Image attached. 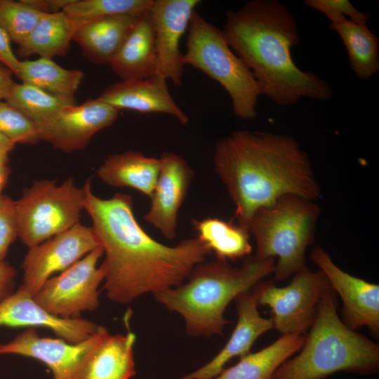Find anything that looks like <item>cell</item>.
<instances>
[{
	"instance_id": "1",
	"label": "cell",
	"mask_w": 379,
	"mask_h": 379,
	"mask_svg": "<svg viewBox=\"0 0 379 379\" xmlns=\"http://www.w3.org/2000/svg\"><path fill=\"white\" fill-rule=\"evenodd\" d=\"M84 188L85 211L105 254V289L112 301L126 304L178 286L210 253L197 238L173 246L152 238L137 221L129 194L102 199L92 192L90 179Z\"/></svg>"
},
{
	"instance_id": "2",
	"label": "cell",
	"mask_w": 379,
	"mask_h": 379,
	"mask_svg": "<svg viewBox=\"0 0 379 379\" xmlns=\"http://www.w3.org/2000/svg\"><path fill=\"white\" fill-rule=\"evenodd\" d=\"M213 161L234 205V219L246 227L256 211L284 195L321 196L307 154L286 135L234 131L216 142Z\"/></svg>"
},
{
	"instance_id": "3",
	"label": "cell",
	"mask_w": 379,
	"mask_h": 379,
	"mask_svg": "<svg viewBox=\"0 0 379 379\" xmlns=\"http://www.w3.org/2000/svg\"><path fill=\"white\" fill-rule=\"evenodd\" d=\"M232 50L253 74L261 95L279 106L302 98L326 100L331 85L316 74L300 69L291 48L300 42L298 25L278 0H253L229 10L222 30Z\"/></svg>"
},
{
	"instance_id": "4",
	"label": "cell",
	"mask_w": 379,
	"mask_h": 379,
	"mask_svg": "<svg viewBox=\"0 0 379 379\" xmlns=\"http://www.w3.org/2000/svg\"><path fill=\"white\" fill-rule=\"evenodd\" d=\"M275 259L248 257L240 267L227 261L197 265L187 281L153 295L167 309L180 314L186 333L193 337L222 335L230 321L224 313L230 302L274 272Z\"/></svg>"
},
{
	"instance_id": "5",
	"label": "cell",
	"mask_w": 379,
	"mask_h": 379,
	"mask_svg": "<svg viewBox=\"0 0 379 379\" xmlns=\"http://www.w3.org/2000/svg\"><path fill=\"white\" fill-rule=\"evenodd\" d=\"M310 327L299 353L285 361L271 379H324L340 371H378L379 346L343 321L331 287L323 294Z\"/></svg>"
},
{
	"instance_id": "6",
	"label": "cell",
	"mask_w": 379,
	"mask_h": 379,
	"mask_svg": "<svg viewBox=\"0 0 379 379\" xmlns=\"http://www.w3.org/2000/svg\"><path fill=\"white\" fill-rule=\"evenodd\" d=\"M320 208L314 200L286 194L256 211L248 228L257 257L277 258L273 274L283 281L305 266V252L314 237Z\"/></svg>"
},
{
	"instance_id": "7",
	"label": "cell",
	"mask_w": 379,
	"mask_h": 379,
	"mask_svg": "<svg viewBox=\"0 0 379 379\" xmlns=\"http://www.w3.org/2000/svg\"><path fill=\"white\" fill-rule=\"evenodd\" d=\"M182 60L185 65L220 84L231 98L236 117L253 120L258 116L256 106L261 93L253 74L232 50L222 30L197 11L187 29Z\"/></svg>"
},
{
	"instance_id": "8",
	"label": "cell",
	"mask_w": 379,
	"mask_h": 379,
	"mask_svg": "<svg viewBox=\"0 0 379 379\" xmlns=\"http://www.w3.org/2000/svg\"><path fill=\"white\" fill-rule=\"evenodd\" d=\"M86 194L72 177L58 185L55 180H34L15 201L18 237L29 248L80 223Z\"/></svg>"
},
{
	"instance_id": "9",
	"label": "cell",
	"mask_w": 379,
	"mask_h": 379,
	"mask_svg": "<svg viewBox=\"0 0 379 379\" xmlns=\"http://www.w3.org/2000/svg\"><path fill=\"white\" fill-rule=\"evenodd\" d=\"M102 255L99 246L60 274L47 279L33 296L34 300L49 313L62 318L95 310L99 305L98 288L105 277L104 265L97 267Z\"/></svg>"
},
{
	"instance_id": "10",
	"label": "cell",
	"mask_w": 379,
	"mask_h": 379,
	"mask_svg": "<svg viewBox=\"0 0 379 379\" xmlns=\"http://www.w3.org/2000/svg\"><path fill=\"white\" fill-rule=\"evenodd\" d=\"M328 288L321 271L312 272L305 267L294 274L286 286L262 281L258 305L271 308L273 328L282 335H302L312 326L321 298Z\"/></svg>"
},
{
	"instance_id": "11",
	"label": "cell",
	"mask_w": 379,
	"mask_h": 379,
	"mask_svg": "<svg viewBox=\"0 0 379 379\" xmlns=\"http://www.w3.org/2000/svg\"><path fill=\"white\" fill-rule=\"evenodd\" d=\"M109 334L100 326L95 333L79 343L62 338L40 337L34 329H27L12 340L0 344V354L29 357L45 364L53 379H81L86 365L95 349Z\"/></svg>"
},
{
	"instance_id": "12",
	"label": "cell",
	"mask_w": 379,
	"mask_h": 379,
	"mask_svg": "<svg viewBox=\"0 0 379 379\" xmlns=\"http://www.w3.org/2000/svg\"><path fill=\"white\" fill-rule=\"evenodd\" d=\"M99 246L93 227L79 223L29 248L22 264L21 286L34 296L52 274L65 270Z\"/></svg>"
},
{
	"instance_id": "13",
	"label": "cell",
	"mask_w": 379,
	"mask_h": 379,
	"mask_svg": "<svg viewBox=\"0 0 379 379\" xmlns=\"http://www.w3.org/2000/svg\"><path fill=\"white\" fill-rule=\"evenodd\" d=\"M200 3L199 0H153L150 8L157 49L154 75L177 86L182 84L185 67L180 40Z\"/></svg>"
},
{
	"instance_id": "14",
	"label": "cell",
	"mask_w": 379,
	"mask_h": 379,
	"mask_svg": "<svg viewBox=\"0 0 379 379\" xmlns=\"http://www.w3.org/2000/svg\"><path fill=\"white\" fill-rule=\"evenodd\" d=\"M311 258L325 275L330 287L343 301L344 322L356 330L366 326L379 333V286L352 276L339 268L328 253L316 246Z\"/></svg>"
},
{
	"instance_id": "15",
	"label": "cell",
	"mask_w": 379,
	"mask_h": 379,
	"mask_svg": "<svg viewBox=\"0 0 379 379\" xmlns=\"http://www.w3.org/2000/svg\"><path fill=\"white\" fill-rule=\"evenodd\" d=\"M119 112L98 98L68 106L40 129L41 140L67 153L83 149L95 133L115 122Z\"/></svg>"
},
{
	"instance_id": "16",
	"label": "cell",
	"mask_w": 379,
	"mask_h": 379,
	"mask_svg": "<svg viewBox=\"0 0 379 379\" xmlns=\"http://www.w3.org/2000/svg\"><path fill=\"white\" fill-rule=\"evenodd\" d=\"M160 170L150 197L145 220L169 240L176 237L178 217L194 172L180 155L164 152L159 158Z\"/></svg>"
},
{
	"instance_id": "17",
	"label": "cell",
	"mask_w": 379,
	"mask_h": 379,
	"mask_svg": "<svg viewBox=\"0 0 379 379\" xmlns=\"http://www.w3.org/2000/svg\"><path fill=\"white\" fill-rule=\"evenodd\" d=\"M262 281L239 294L234 300L238 314L236 326L223 348L206 364L178 379H213L235 357L250 353L255 341L273 328L272 319L264 318L258 311Z\"/></svg>"
},
{
	"instance_id": "18",
	"label": "cell",
	"mask_w": 379,
	"mask_h": 379,
	"mask_svg": "<svg viewBox=\"0 0 379 379\" xmlns=\"http://www.w3.org/2000/svg\"><path fill=\"white\" fill-rule=\"evenodd\" d=\"M0 326L45 327L70 343L86 340L100 326L84 319L62 318L49 313L22 286L0 302Z\"/></svg>"
},
{
	"instance_id": "19",
	"label": "cell",
	"mask_w": 379,
	"mask_h": 379,
	"mask_svg": "<svg viewBox=\"0 0 379 379\" xmlns=\"http://www.w3.org/2000/svg\"><path fill=\"white\" fill-rule=\"evenodd\" d=\"M167 81L159 75L121 81L107 88L98 98L118 110L166 114L185 125L189 117L171 96Z\"/></svg>"
},
{
	"instance_id": "20",
	"label": "cell",
	"mask_w": 379,
	"mask_h": 379,
	"mask_svg": "<svg viewBox=\"0 0 379 379\" xmlns=\"http://www.w3.org/2000/svg\"><path fill=\"white\" fill-rule=\"evenodd\" d=\"M157 49L150 10L140 14L109 65L121 81L155 74Z\"/></svg>"
},
{
	"instance_id": "21",
	"label": "cell",
	"mask_w": 379,
	"mask_h": 379,
	"mask_svg": "<svg viewBox=\"0 0 379 379\" xmlns=\"http://www.w3.org/2000/svg\"><path fill=\"white\" fill-rule=\"evenodd\" d=\"M160 170L159 158L149 157L138 151L109 155L98 168L99 179L116 187H131L151 197Z\"/></svg>"
},
{
	"instance_id": "22",
	"label": "cell",
	"mask_w": 379,
	"mask_h": 379,
	"mask_svg": "<svg viewBox=\"0 0 379 379\" xmlns=\"http://www.w3.org/2000/svg\"><path fill=\"white\" fill-rule=\"evenodd\" d=\"M139 15H114L87 21L77 31L73 41L92 62L109 65Z\"/></svg>"
},
{
	"instance_id": "23",
	"label": "cell",
	"mask_w": 379,
	"mask_h": 379,
	"mask_svg": "<svg viewBox=\"0 0 379 379\" xmlns=\"http://www.w3.org/2000/svg\"><path fill=\"white\" fill-rule=\"evenodd\" d=\"M86 22L73 19L63 11L44 13L19 46L18 54L22 58L32 55L48 58L64 55L77 31Z\"/></svg>"
},
{
	"instance_id": "24",
	"label": "cell",
	"mask_w": 379,
	"mask_h": 379,
	"mask_svg": "<svg viewBox=\"0 0 379 379\" xmlns=\"http://www.w3.org/2000/svg\"><path fill=\"white\" fill-rule=\"evenodd\" d=\"M135 340L131 331L125 335L109 333L89 358L81 379H130L135 373Z\"/></svg>"
},
{
	"instance_id": "25",
	"label": "cell",
	"mask_w": 379,
	"mask_h": 379,
	"mask_svg": "<svg viewBox=\"0 0 379 379\" xmlns=\"http://www.w3.org/2000/svg\"><path fill=\"white\" fill-rule=\"evenodd\" d=\"M305 336L282 335L262 350L248 353L213 379H271L276 370L301 348Z\"/></svg>"
},
{
	"instance_id": "26",
	"label": "cell",
	"mask_w": 379,
	"mask_h": 379,
	"mask_svg": "<svg viewBox=\"0 0 379 379\" xmlns=\"http://www.w3.org/2000/svg\"><path fill=\"white\" fill-rule=\"evenodd\" d=\"M192 224L198 240L219 260L246 257L252 251L251 234L245 226L215 217L194 219Z\"/></svg>"
},
{
	"instance_id": "27",
	"label": "cell",
	"mask_w": 379,
	"mask_h": 379,
	"mask_svg": "<svg viewBox=\"0 0 379 379\" xmlns=\"http://www.w3.org/2000/svg\"><path fill=\"white\" fill-rule=\"evenodd\" d=\"M329 27L340 36L350 67L359 79H369L379 71V38L366 23L342 18L331 22Z\"/></svg>"
},
{
	"instance_id": "28",
	"label": "cell",
	"mask_w": 379,
	"mask_h": 379,
	"mask_svg": "<svg viewBox=\"0 0 379 379\" xmlns=\"http://www.w3.org/2000/svg\"><path fill=\"white\" fill-rule=\"evenodd\" d=\"M15 76L22 83L51 93L74 97L84 74L79 69L63 68L51 58L39 57L34 60H20Z\"/></svg>"
},
{
	"instance_id": "29",
	"label": "cell",
	"mask_w": 379,
	"mask_h": 379,
	"mask_svg": "<svg viewBox=\"0 0 379 379\" xmlns=\"http://www.w3.org/2000/svg\"><path fill=\"white\" fill-rule=\"evenodd\" d=\"M5 100L28 117L39 131L65 107L76 104L74 97L57 95L22 82L13 83Z\"/></svg>"
},
{
	"instance_id": "30",
	"label": "cell",
	"mask_w": 379,
	"mask_h": 379,
	"mask_svg": "<svg viewBox=\"0 0 379 379\" xmlns=\"http://www.w3.org/2000/svg\"><path fill=\"white\" fill-rule=\"evenodd\" d=\"M153 0H72L62 11L69 17L89 21L114 15H139L150 10Z\"/></svg>"
},
{
	"instance_id": "31",
	"label": "cell",
	"mask_w": 379,
	"mask_h": 379,
	"mask_svg": "<svg viewBox=\"0 0 379 379\" xmlns=\"http://www.w3.org/2000/svg\"><path fill=\"white\" fill-rule=\"evenodd\" d=\"M23 0H0V26L11 41L20 46L44 15Z\"/></svg>"
},
{
	"instance_id": "32",
	"label": "cell",
	"mask_w": 379,
	"mask_h": 379,
	"mask_svg": "<svg viewBox=\"0 0 379 379\" xmlns=\"http://www.w3.org/2000/svg\"><path fill=\"white\" fill-rule=\"evenodd\" d=\"M0 133L14 145L36 144L41 140L36 124L19 109L1 100Z\"/></svg>"
},
{
	"instance_id": "33",
	"label": "cell",
	"mask_w": 379,
	"mask_h": 379,
	"mask_svg": "<svg viewBox=\"0 0 379 379\" xmlns=\"http://www.w3.org/2000/svg\"><path fill=\"white\" fill-rule=\"evenodd\" d=\"M304 4L323 14L331 22L342 18L359 22L367 23L370 14L357 9L347 0H305Z\"/></svg>"
},
{
	"instance_id": "34",
	"label": "cell",
	"mask_w": 379,
	"mask_h": 379,
	"mask_svg": "<svg viewBox=\"0 0 379 379\" xmlns=\"http://www.w3.org/2000/svg\"><path fill=\"white\" fill-rule=\"evenodd\" d=\"M18 237L15 201L0 195V261L4 260L9 246Z\"/></svg>"
},
{
	"instance_id": "35",
	"label": "cell",
	"mask_w": 379,
	"mask_h": 379,
	"mask_svg": "<svg viewBox=\"0 0 379 379\" xmlns=\"http://www.w3.org/2000/svg\"><path fill=\"white\" fill-rule=\"evenodd\" d=\"M11 42L8 36L0 26V62L15 75L20 60L13 51Z\"/></svg>"
},
{
	"instance_id": "36",
	"label": "cell",
	"mask_w": 379,
	"mask_h": 379,
	"mask_svg": "<svg viewBox=\"0 0 379 379\" xmlns=\"http://www.w3.org/2000/svg\"><path fill=\"white\" fill-rule=\"evenodd\" d=\"M17 272L8 262L0 261V302L14 292Z\"/></svg>"
},
{
	"instance_id": "37",
	"label": "cell",
	"mask_w": 379,
	"mask_h": 379,
	"mask_svg": "<svg viewBox=\"0 0 379 379\" xmlns=\"http://www.w3.org/2000/svg\"><path fill=\"white\" fill-rule=\"evenodd\" d=\"M33 8L44 13H54L62 11L72 0H23Z\"/></svg>"
},
{
	"instance_id": "38",
	"label": "cell",
	"mask_w": 379,
	"mask_h": 379,
	"mask_svg": "<svg viewBox=\"0 0 379 379\" xmlns=\"http://www.w3.org/2000/svg\"><path fill=\"white\" fill-rule=\"evenodd\" d=\"M13 74L11 69L0 62V100L6 99L14 83Z\"/></svg>"
},
{
	"instance_id": "39",
	"label": "cell",
	"mask_w": 379,
	"mask_h": 379,
	"mask_svg": "<svg viewBox=\"0 0 379 379\" xmlns=\"http://www.w3.org/2000/svg\"><path fill=\"white\" fill-rule=\"evenodd\" d=\"M11 173L8 166H0V195L7 184Z\"/></svg>"
},
{
	"instance_id": "40",
	"label": "cell",
	"mask_w": 379,
	"mask_h": 379,
	"mask_svg": "<svg viewBox=\"0 0 379 379\" xmlns=\"http://www.w3.org/2000/svg\"><path fill=\"white\" fill-rule=\"evenodd\" d=\"M15 145L8 139H7L2 133H0V148L10 152L15 148Z\"/></svg>"
},
{
	"instance_id": "41",
	"label": "cell",
	"mask_w": 379,
	"mask_h": 379,
	"mask_svg": "<svg viewBox=\"0 0 379 379\" xmlns=\"http://www.w3.org/2000/svg\"><path fill=\"white\" fill-rule=\"evenodd\" d=\"M9 152L0 148V166H7L8 163Z\"/></svg>"
}]
</instances>
